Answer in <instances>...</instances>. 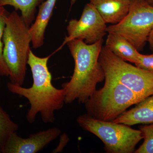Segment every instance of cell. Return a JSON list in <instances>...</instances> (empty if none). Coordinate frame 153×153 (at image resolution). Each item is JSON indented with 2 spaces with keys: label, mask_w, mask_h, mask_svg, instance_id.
I'll return each mask as SVG.
<instances>
[{
  "label": "cell",
  "mask_w": 153,
  "mask_h": 153,
  "mask_svg": "<svg viewBox=\"0 0 153 153\" xmlns=\"http://www.w3.org/2000/svg\"><path fill=\"white\" fill-rule=\"evenodd\" d=\"M51 55L39 57L30 51L27 64L33 76V85L25 88L9 82L7 88L10 92L27 99L30 108L26 115L29 123H34L38 114L45 123H53L55 112L63 108L65 104V91L52 85V76L48 66Z\"/></svg>",
  "instance_id": "obj_1"
},
{
  "label": "cell",
  "mask_w": 153,
  "mask_h": 153,
  "mask_svg": "<svg viewBox=\"0 0 153 153\" xmlns=\"http://www.w3.org/2000/svg\"><path fill=\"white\" fill-rule=\"evenodd\" d=\"M103 39L86 44L73 39L67 45L74 60V68L71 79L62 85L65 91V104L77 101L84 104L96 90L97 84L105 79V73L99 58Z\"/></svg>",
  "instance_id": "obj_2"
},
{
  "label": "cell",
  "mask_w": 153,
  "mask_h": 153,
  "mask_svg": "<svg viewBox=\"0 0 153 153\" xmlns=\"http://www.w3.org/2000/svg\"><path fill=\"white\" fill-rule=\"evenodd\" d=\"M30 27L16 10L7 16L3 37V56L10 71V82L22 86L31 50Z\"/></svg>",
  "instance_id": "obj_3"
},
{
  "label": "cell",
  "mask_w": 153,
  "mask_h": 153,
  "mask_svg": "<svg viewBox=\"0 0 153 153\" xmlns=\"http://www.w3.org/2000/svg\"><path fill=\"white\" fill-rule=\"evenodd\" d=\"M143 100L125 85L105 77L103 87L96 90L84 103L87 114L105 121H113Z\"/></svg>",
  "instance_id": "obj_4"
},
{
  "label": "cell",
  "mask_w": 153,
  "mask_h": 153,
  "mask_svg": "<svg viewBox=\"0 0 153 153\" xmlns=\"http://www.w3.org/2000/svg\"><path fill=\"white\" fill-rule=\"evenodd\" d=\"M76 122L81 128L101 140L107 153H133L137 145L143 139L140 130L123 124L99 120L87 114L78 117Z\"/></svg>",
  "instance_id": "obj_5"
},
{
  "label": "cell",
  "mask_w": 153,
  "mask_h": 153,
  "mask_svg": "<svg viewBox=\"0 0 153 153\" xmlns=\"http://www.w3.org/2000/svg\"><path fill=\"white\" fill-rule=\"evenodd\" d=\"M105 77L120 82L143 100L153 95V72L134 66L114 55L105 46L99 58Z\"/></svg>",
  "instance_id": "obj_6"
},
{
  "label": "cell",
  "mask_w": 153,
  "mask_h": 153,
  "mask_svg": "<svg viewBox=\"0 0 153 153\" xmlns=\"http://www.w3.org/2000/svg\"><path fill=\"white\" fill-rule=\"evenodd\" d=\"M153 28V6L146 0H131L127 15L120 23L107 27V32L122 36L140 52Z\"/></svg>",
  "instance_id": "obj_7"
},
{
  "label": "cell",
  "mask_w": 153,
  "mask_h": 153,
  "mask_svg": "<svg viewBox=\"0 0 153 153\" xmlns=\"http://www.w3.org/2000/svg\"><path fill=\"white\" fill-rule=\"evenodd\" d=\"M106 24L94 6L90 3L86 4L80 19H71L68 22V36L61 47L73 39L82 40L88 44L98 42L107 33Z\"/></svg>",
  "instance_id": "obj_8"
},
{
  "label": "cell",
  "mask_w": 153,
  "mask_h": 153,
  "mask_svg": "<svg viewBox=\"0 0 153 153\" xmlns=\"http://www.w3.org/2000/svg\"><path fill=\"white\" fill-rule=\"evenodd\" d=\"M61 133L60 129L57 127L31 134L27 138L19 136L16 132L9 137L1 153H37L56 140Z\"/></svg>",
  "instance_id": "obj_9"
},
{
  "label": "cell",
  "mask_w": 153,
  "mask_h": 153,
  "mask_svg": "<svg viewBox=\"0 0 153 153\" xmlns=\"http://www.w3.org/2000/svg\"><path fill=\"white\" fill-rule=\"evenodd\" d=\"M131 0H90L106 24L116 25L128 13Z\"/></svg>",
  "instance_id": "obj_10"
},
{
  "label": "cell",
  "mask_w": 153,
  "mask_h": 153,
  "mask_svg": "<svg viewBox=\"0 0 153 153\" xmlns=\"http://www.w3.org/2000/svg\"><path fill=\"white\" fill-rule=\"evenodd\" d=\"M113 121L129 126L153 123V95L144 99Z\"/></svg>",
  "instance_id": "obj_11"
},
{
  "label": "cell",
  "mask_w": 153,
  "mask_h": 153,
  "mask_svg": "<svg viewBox=\"0 0 153 153\" xmlns=\"http://www.w3.org/2000/svg\"><path fill=\"white\" fill-rule=\"evenodd\" d=\"M57 0H45L39 6L38 15L30 27L33 48L43 46L46 29L51 19Z\"/></svg>",
  "instance_id": "obj_12"
},
{
  "label": "cell",
  "mask_w": 153,
  "mask_h": 153,
  "mask_svg": "<svg viewBox=\"0 0 153 153\" xmlns=\"http://www.w3.org/2000/svg\"><path fill=\"white\" fill-rule=\"evenodd\" d=\"M105 46L124 61L134 64L137 62L139 52L129 41L120 35L108 33Z\"/></svg>",
  "instance_id": "obj_13"
},
{
  "label": "cell",
  "mask_w": 153,
  "mask_h": 153,
  "mask_svg": "<svg viewBox=\"0 0 153 153\" xmlns=\"http://www.w3.org/2000/svg\"><path fill=\"white\" fill-rule=\"evenodd\" d=\"M45 0H0V6H11L16 10H20L21 16L28 26H31L36 19L38 7Z\"/></svg>",
  "instance_id": "obj_14"
},
{
  "label": "cell",
  "mask_w": 153,
  "mask_h": 153,
  "mask_svg": "<svg viewBox=\"0 0 153 153\" xmlns=\"http://www.w3.org/2000/svg\"><path fill=\"white\" fill-rule=\"evenodd\" d=\"M19 129V126L11 119L10 117L0 104V151L4 147L9 137Z\"/></svg>",
  "instance_id": "obj_15"
},
{
  "label": "cell",
  "mask_w": 153,
  "mask_h": 153,
  "mask_svg": "<svg viewBox=\"0 0 153 153\" xmlns=\"http://www.w3.org/2000/svg\"><path fill=\"white\" fill-rule=\"evenodd\" d=\"M9 12L4 7L0 6V76L9 77L10 71L3 56V37L6 25V19Z\"/></svg>",
  "instance_id": "obj_16"
},
{
  "label": "cell",
  "mask_w": 153,
  "mask_h": 153,
  "mask_svg": "<svg viewBox=\"0 0 153 153\" xmlns=\"http://www.w3.org/2000/svg\"><path fill=\"white\" fill-rule=\"evenodd\" d=\"M139 130L144 141L134 153H153V123L140 126Z\"/></svg>",
  "instance_id": "obj_17"
},
{
  "label": "cell",
  "mask_w": 153,
  "mask_h": 153,
  "mask_svg": "<svg viewBox=\"0 0 153 153\" xmlns=\"http://www.w3.org/2000/svg\"><path fill=\"white\" fill-rule=\"evenodd\" d=\"M135 65L139 68L153 72V53L151 55H143L140 53L137 62Z\"/></svg>",
  "instance_id": "obj_18"
},
{
  "label": "cell",
  "mask_w": 153,
  "mask_h": 153,
  "mask_svg": "<svg viewBox=\"0 0 153 153\" xmlns=\"http://www.w3.org/2000/svg\"><path fill=\"white\" fill-rule=\"evenodd\" d=\"M68 142V138L66 134H63L60 136L59 144L52 151V153L61 152Z\"/></svg>",
  "instance_id": "obj_19"
},
{
  "label": "cell",
  "mask_w": 153,
  "mask_h": 153,
  "mask_svg": "<svg viewBox=\"0 0 153 153\" xmlns=\"http://www.w3.org/2000/svg\"><path fill=\"white\" fill-rule=\"evenodd\" d=\"M147 42H149L150 49L153 53V28L149 35Z\"/></svg>",
  "instance_id": "obj_20"
},
{
  "label": "cell",
  "mask_w": 153,
  "mask_h": 153,
  "mask_svg": "<svg viewBox=\"0 0 153 153\" xmlns=\"http://www.w3.org/2000/svg\"><path fill=\"white\" fill-rule=\"evenodd\" d=\"M148 3L151 4V5L153 6V0H146Z\"/></svg>",
  "instance_id": "obj_21"
},
{
  "label": "cell",
  "mask_w": 153,
  "mask_h": 153,
  "mask_svg": "<svg viewBox=\"0 0 153 153\" xmlns=\"http://www.w3.org/2000/svg\"><path fill=\"white\" fill-rule=\"evenodd\" d=\"M75 1V0H72V1H71V2H72V4H73V3L74 2V1Z\"/></svg>",
  "instance_id": "obj_22"
},
{
  "label": "cell",
  "mask_w": 153,
  "mask_h": 153,
  "mask_svg": "<svg viewBox=\"0 0 153 153\" xmlns=\"http://www.w3.org/2000/svg\"><path fill=\"white\" fill-rule=\"evenodd\" d=\"M1 153V151H0V153Z\"/></svg>",
  "instance_id": "obj_23"
},
{
  "label": "cell",
  "mask_w": 153,
  "mask_h": 153,
  "mask_svg": "<svg viewBox=\"0 0 153 153\" xmlns=\"http://www.w3.org/2000/svg\"><path fill=\"white\" fill-rule=\"evenodd\" d=\"M0 81H1V79H0Z\"/></svg>",
  "instance_id": "obj_24"
}]
</instances>
